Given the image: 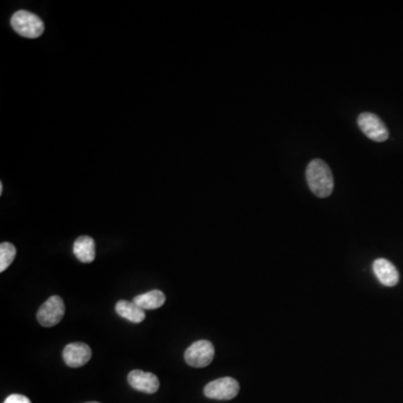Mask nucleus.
I'll list each match as a JSON object with an SVG mask.
<instances>
[{
	"label": "nucleus",
	"instance_id": "6",
	"mask_svg": "<svg viewBox=\"0 0 403 403\" xmlns=\"http://www.w3.org/2000/svg\"><path fill=\"white\" fill-rule=\"evenodd\" d=\"M359 129L362 130L366 137L373 142H386L388 138V128L383 124L382 120L377 115L371 112H363L357 119Z\"/></svg>",
	"mask_w": 403,
	"mask_h": 403
},
{
	"label": "nucleus",
	"instance_id": "1",
	"mask_svg": "<svg viewBox=\"0 0 403 403\" xmlns=\"http://www.w3.org/2000/svg\"><path fill=\"white\" fill-rule=\"evenodd\" d=\"M306 178L310 191L318 198H328L334 189V178L326 162L314 159L306 169Z\"/></svg>",
	"mask_w": 403,
	"mask_h": 403
},
{
	"label": "nucleus",
	"instance_id": "10",
	"mask_svg": "<svg viewBox=\"0 0 403 403\" xmlns=\"http://www.w3.org/2000/svg\"><path fill=\"white\" fill-rule=\"evenodd\" d=\"M73 252L79 261L91 263L95 259V240L88 236H79L74 242Z\"/></svg>",
	"mask_w": 403,
	"mask_h": 403
},
{
	"label": "nucleus",
	"instance_id": "7",
	"mask_svg": "<svg viewBox=\"0 0 403 403\" xmlns=\"http://www.w3.org/2000/svg\"><path fill=\"white\" fill-rule=\"evenodd\" d=\"M92 350L84 343H71L63 350L65 364L70 368H81L91 359Z\"/></svg>",
	"mask_w": 403,
	"mask_h": 403
},
{
	"label": "nucleus",
	"instance_id": "2",
	"mask_svg": "<svg viewBox=\"0 0 403 403\" xmlns=\"http://www.w3.org/2000/svg\"><path fill=\"white\" fill-rule=\"evenodd\" d=\"M10 23L16 32L27 39H37L45 30L44 23L41 18L26 10L15 12Z\"/></svg>",
	"mask_w": 403,
	"mask_h": 403
},
{
	"label": "nucleus",
	"instance_id": "12",
	"mask_svg": "<svg viewBox=\"0 0 403 403\" xmlns=\"http://www.w3.org/2000/svg\"><path fill=\"white\" fill-rule=\"evenodd\" d=\"M133 301L144 310H153L160 308L165 303L166 296L160 290H151L146 294L135 296Z\"/></svg>",
	"mask_w": 403,
	"mask_h": 403
},
{
	"label": "nucleus",
	"instance_id": "3",
	"mask_svg": "<svg viewBox=\"0 0 403 403\" xmlns=\"http://www.w3.org/2000/svg\"><path fill=\"white\" fill-rule=\"evenodd\" d=\"M215 350L212 343L206 339L195 341L185 352V361L193 368H205L212 363Z\"/></svg>",
	"mask_w": 403,
	"mask_h": 403
},
{
	"label": "nucleus",
	"instance_id": "4",
	"mask_svg": "<svg viewBox=\"0 0 403 403\" xmlns=\"http://www.w3.org/2000/svg\"><path fill=\"white\" fill-rule=\"evenodd\" d=\"M65 305L59 296H52L41 305L37 312V321L44 327H53L64 317Z\"/></svg>",
	"mask_w": 403,
	"mask_h": 403
},
{
	"label": "nucleus",
	"instance_id": "14",
	"mask_svg": "<svg viewBox=\"0 0 403 403\" xmlns=\"http://www.w3.org/2000/svg\"><path fill=\"white\" fill-rule=\"evenodd\" d=\"M3 403H32L28 397L21 395H12Z\"/></svg>",
	"mask_w": 403,
	"mask_h": 403
},
{
	"label": "nucleus",
	"instance_id": "5",
	"mask_svg": "<svg viewBox=\"0 0 403 403\" xmlns=\"http://www.w3.org/2000/svg\"><path fill=\"white\" fill-rule=\"evenodd\" d=\"M240 386L233 377L214 379L204 388V395L214 400H232L238 395Z\"/></svg>",
	"mask_w": 403,
	"mask_h": 403
},
{
	"label": "nucleus",
	"instance_id": "11",
	"mask_svg": "<svg viewBox=\"0 0 403 403\" xmlns=\"http://www.w3.org/2000/svg\"><path fill=\"white\" fill-rule=\"evenodd\" d=\"M115 312L126 321L139 324L146 318L144 310L133 301H119L115 303Z\"/></svg>",
	"mask_w": 403,
	"mask_h": 403
},
{
	"label": "nucleus",
	"instance_id": "13",
	"mask_svg": "<svg viewBox=\"0 0 403 403\" xmlns=\"http://www.w3.org/2000/svg\"><path fill=\"white\" fill-rule=\"evenodd\" d=\"M16 247L15 245L9 242H3L0 245V272L8 269L15 259Z\"/></svg>",
	"mask_w": 403,
	"mask_h": 403
},
{
	"label": "nucleus",
	"instance_id": "8",
	"mask_svg": "<svg viewBox=\"0 0 403 403\" xmlns=\"http://www.w3.org/2000/svg\"><path fill=\"white\" fill-rule=\"evenodd\" d=\"M128 382L130 386L137 391L144 392L148 395L156 393L159 388L158 377L151 372L133 370L128 375Z\"/></svg>",
	"mask_w": 403,
	"mask_h": 403
},
{
	"label": "nucleus",
	"instance_id": "15",
	"mask_svg": "<svg viewBox=\"0 0 403 403\" xmlns=\"http://www.w3.org/2000/svg\"><path fill=\"white\" fill-rule=\"evenodd\" d=\"M86 403H99V402H86Z\"/></svg>",
	"mask_w": 403,
	"mask_h": 403
},
{
	"label": "nucleus",
	"instance_id": "9",
	"mask_svg": "<svg viewBox=\"0 0 403 403\" xmlns=\"http://www.w3.org/2000/svg\"><path fill=\"white\" fill-rule=\"evenodd\" d=\"M373 271L379 283L386 287H393L399 283V272L395 265L386 259H377L374 261Z\"/></svg>",
	"mask_w": 403,
	"mask_h": 403
}]
</instances>
